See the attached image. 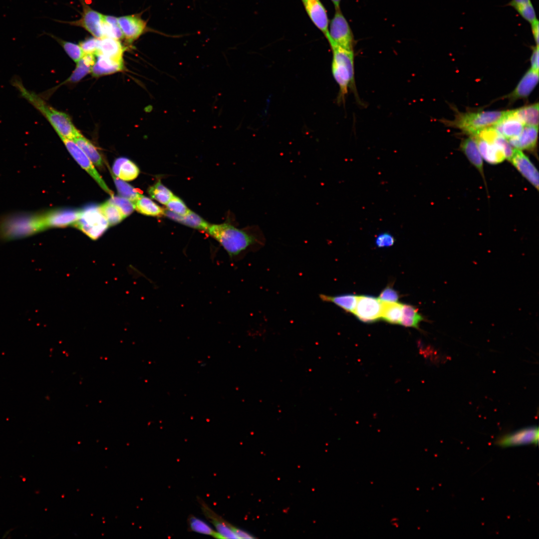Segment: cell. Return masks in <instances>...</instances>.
<instances>
[{
	"instance_id": "cell-1",
	"label": "cell",
	"mask_w": 539,
	"mask_h": 539,
	"mask_svg": "<svg viewBox=\"0 0 539 539\" xmlns=\"http://www.w3.org/2000/svg\"><path fill=\"white\" fill-rule=\"evenodd\" d=\"M206 232L232 258L249 249L263 247L265 243L264 234L257 225L241 229L230 223L210 225Z\"/></svg>"
},
{
	"instance_id": "cell-2",
	"label": "cell",
	"mask_w": 539,
	"mask_h": 539,
	"mask_svg": "<svg viewBox=\"0 0 539 539\" xmlns=\"http://www.w3.org/2000/svg\"><path fill=\"white\" fill-rule=\"evenodd\" d=\"M11 83L17 90L20 97L28 101L48 120L59 137L73 140L81 134L67 114L54 108L39 94L27 89L19 77H13Z\"/></svg>"
},
{
	"instance_id": "cell-3",
	"label": "cell",
	"mask_w": 539,
	"mask_h": 539,
	"mask_svg": "<svg viewBox=\"0 0 539 539\" xmlns=\"http://www.w3.org/2000/svg\"><path fill=\"white\" fill-rule=\"evenodd\" d=\"M332 52L331 70L333 76L339 86L337 101L343 102L349 90L357 95L354 74L353 51L348 50L337 45L328 35L325 36Z\"/></svg>"
},
{
	"instance_id": "cell-4",
	"label": "cell",
	"mask_w": 539,
	"mask_h": 539,
	"mask_svg": "<svg viewBox=\"0 0 539 539\" xmlns=\"http://www.w3.org/2000/svg\"><path fill=\"white\" fill-rule=\"evenodd\" d=\"M45 230L41 214L15 213L0 218V239L13 240Z\"/></svg>"
},
{
	"instance_id": "cell-5",
	"label": "cell",
	"mask_w": 539,
	"mask_h": 539,
	"mask_svg": "<svg viewBox=\"0 0 539 539\" xmlns=\"http://www.w3.org/2000/svg\"><path fill=\"white\" fill-rule=\"evenodd\" d=\"M507 111H482L458 112L448 126L458 128L466 134L474 136L482 130L493 126L505 115Z\"/></svg>"
},
{
	"instance_id": "cell-6",
	"label": "cell",
	"mask_w": 539,
	"mask_h": 539,
	"mask_svg": "<svg viewBox=\"0 0 539 539\" xmlns=\"http://www.w3.org/2000/svg\"><path fill=\"white\" fill-rule=\"evenodd\" d=\"M92 240H97L106 231L109 224L99 206L90 205L81 210L80 216L73 225Z\"/></svg>"
},
{
	"instance_id": "cell-7",
	"label": "cell",
	"mask_w": 539,
	"mask_h": 539,
	"mask_svg": "<svg viewBox=\"0 0 539 539\" xmlns=\"http://www.w3.org/2000/svg\"><path fill=\"white\" fill-rule=\"evenodd\" d=\"M326 35L339 46L348 50L353 51L355 45L353 34L340 8L335 9L328 27V33Z\"/></svg>"
},
{
	"instance_id": "cell-8",
	"label": "cell",
	"mask_w": 539,
	"mask_h": 539,
	"mask_svg": "<svg viewBox=\"0 0 539 539\" xmlns=\"http://www.w3.org/2000/svg\"><path fill=\"white\" fill-rule=\"evenodd\" d=\"M539 439V428L531 426L502 435L495 440V444L503 448L527 445H536L538 444Z\"/></svg>"
},
{
	"instance_id": "cell-9",
	"label": "cell",
	"mask_w": 539,
	"mask_h": 539,
	"mask_svg": "<svg viewBox=\"0 0 539 539\" xmlns=\"http://www.w3.org/2000/svg\"><path fill=\"white\" fill-rule=\"evenodd\" d=\"M66 149L78 164L84 169L97 182L99 186L111 196L113 192L107 186L93 163L81 148L72 140L60 137Z\"/></svg>"
},
{
	"instance_id": "cell-10",
	"label": "cell",
	"mask_w": 539,
	"mask_h": 539,
	"mask_svg": "<svg viewBox=\"0 0 539 539\" xmlns=\"http://www.w3.org/2000/svg\"><path fill=\"white\" fill-rule=\"evenodd\" d=\"M382 310L381 301L371 295L358 296L353 313L365 323H372L380 319Z\"/></svg>"
},
{
	"instance_id": "cell-11",
	"label": "cell",
	"mask_w": 539,
	"mask_h": 539,
	"mask_svg": "<svg viewBox=\"0 0 539 539\" xmlns=\"http://www.w3.org/2000/svg\"><path fill=\"white\" fill-rule=\"evenodd\" d=\"M81 210L59 209L41 214L45 229L49 228H63L72 226L79 218Z\"/></svg>"
},
{
	"instance_id": "cell-12",
	"label": "cell",
	"mask_w": 539,
	"mask_h": 539,
	"mask_svg": "<svg viewBox=\"0 0 539 539\" xmlns=\"http://www.w3.org/2000/svg\"><path fill=\"white\" fill-rule=\"evenodd\" d=\"M118 22L123 37L128 42H133L145 32L152 30L147 27V22L141 18L140 14L119 17Z\"/></svg>"
},
{
	"instance_id": "cell-13",
	"label": "cell",
	"mask_w": 539,
	"mask_h": 539,
	"mask_svg": "<svg viewBox=\"0 0 539 539\" xmlns=\"http://www.w3.org/2000/svg\"><path fill=\"white\" fill-rule=\"evenodd\" d=\"M509 161L522 176L538 190V171L522 150L514 148L512 156Z\"/></svg>"
},
{
	"instance_id": "cell-14",
	"label": "cell",
	"mask_w": 539,
	"mask_h": 539,
	"mask_svg": "<svg viewBox=\"0 0 539 539\" xmlns=\"http://www.w3.org/2000/svg\"><path fill=\"white\" fill-rule=\"evenodd\" d=\"M304 9L315 26L325 36L328 33L327 11L320 0H301Z\"/></svg>"
},
{
	"instance_id": "cell-15",
	"label": "cell",
	"mask_w": 539,
	"mask_h": 539,
	"mask_svg": "<svg viewBox=\"0 0 539 539\" xmlns=\"http://www.w3.org/2000/svg\"><path fill=\"white\" fill-rule=\"evenodd\" d=\"M102 21L103 14L85 6L81 17L78 20L68 23L82 27L94 37L100 39L104 37L102 29Z\"/></svg>"
},
{
	"instance_id": "cell-16",
	"label": "cell",
	"mask_w": 539,
	"mask_h": 539,
	"mask_svg": "<svg viewBox=\"0 0 539 539\" xmlns=\"http://www.w3.org/2000/svg\"><path fill=\"white\" fill-rule=\"evenodd\" d=\"M198 501L204 515L213 525L222 539H238L233 531L234 526L214 512L201 499H199Z\"/></svg>"
},
{
	"instance_id": "cell-17",
	"label": "cell",
	"mask_w": 539,
	"mask_h": 539,
	"mask_svg": "<svg viewBox=\"0 0 539 539\" xmlns=\"http://www.w3.org/2000/svg\"><path fill=\"white\" fill-rule=\"evenodd\" d=\"M539 81V72L531 68L520 80L514 90L506 97L510 101L527 98L531 93Z\"/></svg>"
},
{
	"instance_id": "cell-18",
	"label": "cell",
	"mask_w": 539,
	"mask_h": 539,
	"mask_svg": "<svg viewBox=\"0 0 539 539\" xmlns=\"http://www.w3.org/2000/svg\"><path fill=\"white\" fill-rule=\"evenodd\" d=\"M493 127L502 136L509 140L519 135L524 125L509 110L507 111L504 117Z\"/></svg>"
},
{
	"instance_id": "cell-19",
	"label": "cell",
	"mask_w": 539,
	"mask_h": 539,
	"mask_svg": "<svg viewBox=\"0 0 539 539\" xmlns=\"http://www.w3.org/2000/svg\"><path fill=\"white\" fill-rule=\"evenodd\" d=\"M538 126H525L518 136L509 140L513 148L520 150L533 151L537 143Z\"/></svg>"
},
{
	"instance_id": "cell-20",
	"label": "cell",
	"mask_w": 539,
	"mask_h": 539,
	"mask_svg": "<svg viewBox=\"0 0 539 539\" xmlns=\"http://www.w3.org/2000/svg\"><path fill=\"white\" fill-rule=\"evenodd\" d=\"M475 139L481 156L485 161L491 164H497L506 159L503 148L495 143L486 142L480 138Z\"/></svg>"
},
{
	"instance_id": "cell-21",
	"label": "cell",
	"mask_w": 539,
	"mask_h": 539,
	"mask_svg": "<svg viewBox=\"0 0 539 539\" xmlns=\"http://www.w3.org/2000/svg\"><path fill=\"white\" fill-rule=\"evenodd\" d=\"M95 56L97 57L91 69V72L95 76L110 74L123 69V61H118L101 54Z\"/></svg>"
},
{
	"instance_id": "cell-22",
	"label": "cell",
	"mask_w": 539,
	"mask_h": 539,
	"mask_svg": "<svg viewBox=\"0 0 539 539\" xmlns=\"http://www.w3.org/2000/svg\"><path fill=\"white\" fill-rule=\"evenodd\" d=\"M112 173L123 181H132L138 176L140 171L137 165L126 158L117 159L112 166Z\"/></svg>"
},
{
	"instance_id": "cell-23",
	"label": "cell",
	"mask_w": 539,
	"mask_h": 539,
	"mask_svg": "<svg viewBox=\"0 0 539 539\" xmlns=\"http://www.w3.org/2000/svg\"><path fill=\"white\" fill-rule=\"evenodd\" d=\"M124 51V48L119 40L107 37L99 39L97 55L101 54L118 61H123Z\"/></svg>"
},
{
	"instance_id": "cell-24",
	"label": "cell",
	"mask_w": 539,
	"mask_h": 539,
	"mask_svg": "<svg viewBox=\"0 0 539 539\" xmlns=\"http://www.w3.org/2000/svg\"><path fill=\"white\" fill-rule=\"evenodd\" d=\"M460 149L471 163L484 176L483 158L475 139L469 137L464 139L460 144Z\"/></svg>"
},
{
	"instance_id": "cell-25",
	"label": "cell",
	"mask_w": 539,
	"mask_h": 539,
	"mask_svg": "<svg viewBox=\"0 0 539 539\" xmlns=\"http://www.w3.org/2000/svg\"><path fill=\"white\" fill-rule=\"evenodd\" d=\"M164 216L172 220L199 230L207 231L210 225L200 216L191 211L187 215L182 216L174 214L168 210H165Z\"/></svg>"
},
{
	"instance_id": "cell-26",
	"label": "cell",
	"mask_w": 539,
	"mask_h": 539,
	"mask_svg": "<svg viewBox=\"0 0 539 539\" xmlns=\"http://www.w3.org/2000/svg\"><path fill=\"white\" fill-rule=\"evenodd\" d=\"M510 111L511 114L518 118L524 126H538V103L526 105Z\"/></svg>"
},
{
	"instance_id": "cell-27",
	"label": "cell",
	"mask_w": 539,
	"mask_h": 539,
	"mask_svg": "<svg viewBox=\"0 0 539 539\" xmlns=\"http://www.w3.org/2000/svg\"><path fill=\"white\" fill-rule=\"evenodd\" d=\"M358 296L345 294L331 296L324 294H319L320 299L325 302L333 303L344 311L353 313L357 303Z\"/></svg>"
},
{
	"instance_id": "cell-28",
	"label": "cell",
	"mask_w": 539,
	"mask_h": 539,
	"mask_svg": "<svg viewBox=\"0 0 539 539\" xmlns=\"http://www.w3.org/2000/svg\"><path fill=\"white\" fill-rule=\"evenodd\" d=\"M425 320L426 319L419 312L417 307L412 305L403 304L400 324L405 327L420 329V323Z\"/></svg>"
},
{
	"instance_id": "cell-29",
	"label": "cell",
	"mask_w": 539,
	"mask_h": 539,
	"mask_svg": "<svg viewBox=\"0 0 539 539\" xmlns=\"http://www.w3.org/2000/svg\"><path fill=\"white\" fill-rule=\"evenodd\" d=\"M134 204L135 209L142 214L153 217H162L165 215V209L142 194Z\"/></svg>"
},
{
	"instance_id": "cell-30",
	"label": "cell",
	"mask_w": 539,
	"mask_h": 539,
	"mask_svg": "<svg viewBox=\"0 0 539 539\" xmlns=\"http://www.w3.org/2000/svg\"><path fill=\"white\" fill-rule=\"evenodd\" d=\"M72 140L81 148L93 164L98 167H103V161L101 155L89 140L80 134Z\"/></svg>"
},
{
	"instance_id": "cell-31",
	"label": "cell",
	"mask_w": 539,
	"mask_h": 539,
	"mask_svg": "<svg viewBox=\"0 0 539 539\" xmlns=\"http://www.w3.org/2000/svg\"><path fill=\"white\" fill-rule=\"evenodd\" d=\"M382 310L380 319L391 324H400L402 317V305L398 302L381 301Z\"/></svg>"
},
{
	"instance_id": "cell-32",
	"label": "cell",
	"mask_w": 539,
	"mask_h": 539,
	"mask_svg": "<svg viewBox=\"0 0 539 539\" xmlns=\"http://www.w3.org/2000/svg\"><path fill=\"white\" fill-rule=\"evenodd\" d=\"M95 55L85 54L81 59L76 62V66L68 81L75 83L80 80L88 73L91 72V67L95 61Z\"/></svg>"
},
{
	"instance_id": "cell-33",
	"label": "cell",
	"mask_w": 539,
	"mask_h": 539,
	"mask_svg": "<svg viewBox=\"0 0 539 539\" xmlns=\"http://www.w3.org/2000/svg\"><path fill=\"white\" fill-rule=\"evenodd\" d=\"M111 176L120 196L134 203L141 195V193L138 189L135 188L123 180L118 178L113 173H111Z\"/></svg>"
},
{
	"instance_id": "cell-34",
	"label": "cell",
	"mask_w": 539,
	"mask_h": 539,
	"mask_svg": "<svg viewBox=\"0 0 539 539\" xmlns=\"http://www.w3.org/2000/svg\"><path fill=\"white\" fill-rule=\"evenodd\" d=\"M148 193L152 198L164 205H166L174 195L160 180L148 188Z\"/></svg>"
},
{
	"instance_id": "cell-35",
	"label": "cell",
	"mask_w": 539,
	"mask_h": 539,
	"mask_svg": "<svg viewBox=\"0 0 539 539\" xmlns=\"http://www.w3.org/2000/svg\"><path fill=\"white\" fill-rule=\"evenodd\" d=\"M99 208L109 226L117 224L125 218L119 209L109 201L99 206Z\"/></svg>"
},
{
	"instance_id": "cell-36",
	"label": "cell",
	"mask_w": 539,
	"mask_h": 539,
	"mask_svg": "<svg viewBox=\"0 0 539 539\" xmlns=\"http://www.w3.org/2000/svg\"><path fill=\"white\" fill-rule=\"evenodd\" d=\"M188 523L190 530L194 532L213 537L216 532L205 521L193 515L189 516Z\"/></svg>"
},
{
	"instance_id": "cell-37",
	"label": "cell",
	"mask_w": 539,
	"mask_h": 539,
	"mask_svg": "<svg viewBox=\"0 0 539 539\" xmlns=\"http://www.w3.org/2000/svg\"><path fill=\"white\" fill-rule=\"evenodd\" d=\"M108 201L119 209L125 218L130 215L135 209L133 202L120 196H111Z\"/></svg>"
},
{
	"instance_id": "cell-38",
	"label": "cell",
	"mask_w": 539,
	"mask_h": 539,
	"mask_svg": "<svg viewBox=\"0 0 539 539\" xmlns=\"http://www.w3.org/2000/svg\"><path fill=\"white\" fill-rule=\"evenodd\" d=\"M55 38L61 44L68 56L75 62L81 59L85 54L79 44Z\"/></svg>"
},
{
	"instance_id": "cell-39",
	"label": "cell",
	"mask_w": 539,
	"mask_h": 539,
	"mask_svg": "<svg viewBox=\"0 0 539 539\" xmlns=\"http://www.w3.org/2000/svg\"><path fill=\"white\" fill-rule=\"evenodd\" d=\"M166 206L168 210L182 216L187 215L191 211L180 198L175 195H173Z\"/></svg>"
},
{
	"instance_id": "cell-40",
	"label": "cell",
	"mask_w": 539,
	"mask_h": 539,
	"mask_svg": "<svg viewBox=\"0 0 539 539\" xmlns=\"http://www.w3.org/2000/svg\"><path fill=\"white\" fill-rule=\"evenodd\" d=\"M99 39L95 37L88 38L79 43L84 54L96 55L98 52Z\"/></svg>"
},
{
	"instance_id": "cell-41",
	"label": "cell",
	"mask_w": 539,
	"mask_h": 539,
	"mask_svg": "<svg viewBox=\"0 0 539 539\" xmlns=\"http://www.w3.org/2000/svg\"><path fill=\"white\" fill-rule=\"evenodd\" d=\"M399 298L398 291L391 285H388L381 291L378 298L383 301L397 302Z\"/></svg>"
},
{
	"instance_id": "cell-42",
	"label": "cell",
	"mask_w": 539,
	"mask_h": 539,
	"mask_svg": "<svg viewBox=\"0 0 539 539\" xmlns=\"http://www.w3.org/2000/svg\"><path fill=\"white\" fill-rule=\"evenodd\" d=\"M376 246L378 248L389 247L395 242L394 238L388 233H383L378 235L375 239Z\"/></svg>"
},
{
	"instance_id": "cell-43",
	"label": "cell",
	"mask_w": 539,
	"mask_h": 539,
	"mask_svg": "<svg viewBox=\"0 0 539 539\" xmlns=\"http://www.w3.org/2000/svg\"><path fill=\"white\" fill-rule=\"evenodd\" d=\"M518 12L525 20L530 23L537 19L532 3L522 9Z\"/></svg>"
},
{
	"instance_id": "cell-44",
	"label": "cell",
	"mask_w": 539,
	"mask_h": 539,
	"mask_svg": "<svg viewBox=\"0 0 539 539\" xmlns=\"http://www.w3.org/2000/svg\"><path fill=\"white\" fill-rule=\"evenodd\" d=\"M532 3L531 0H511L506 6H512L518 12Z\"/></svg>"
},
{
	"instance_id": "cell-45",
	"label": "cell",
	"mask_w": 539,
	"mask_h": 539,
	"mask_svg": "<svg viewBox=\"0 0 539 539\" xmlns=\"http://www.w3.org/2000/svg\"><path fill=\"white\" fill-rule=\"evenodd\" d=\"M532 53L531 57V69L539 72V45L532 47Z\"/></svg>"
},
{
	"instance_id": "cell-46",
	"label": "cell",
	"mask_w": 539,
	"mask_h": 539,
	"mask_svg": "<svg viewBox=\"0 0 539 539\" xmlns=\"http://www.w3.org/2000/svg\"><path fill=\"white\" fill-rule=\"evenodd\" d=\"M531 25L532 33L536 45H539V24L538 20L537 19H536L531 23Z\"/></svg>"
},
{
	"instance_id": "cell-47",
	"label": "cell",
	"mask_w": 539,
	"mask_h": 539,
	"mask_svg": "<svg viewBox=\"0 0 539 539\" xmlns=\"http://www.w3.org/2000/svg\"><path fill=\"white\" fill-rule=\"evenodd\" d=\"M233 531L238 539H254L255 538L249 533L240 529L234 527Z\"/></svg>"
},
{
	"instance_id": "cell-48",
	"label": "cell",
	"mask_w": 539,
	"mask_h": 539,
	"mask_svg": "<svg viewBox=\"0 0 539 539\" xmlns=\"http://www.w3.org/2000/svg\"><path fill=\"white\" fill-rule=\"evenodd\" d=\"M333 4L335 9H339L340 8V4L341 0H330Z\"/></svg>"
}]
</instances>
